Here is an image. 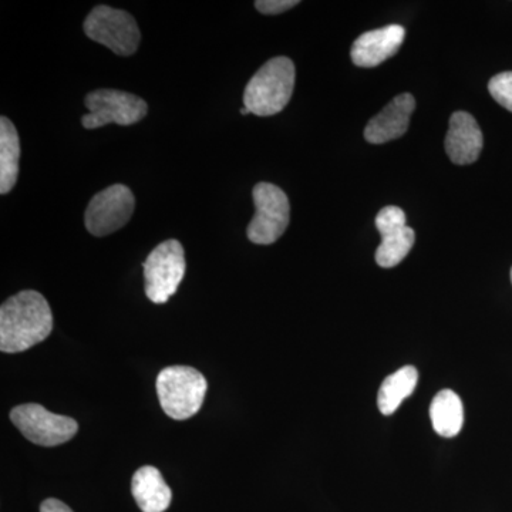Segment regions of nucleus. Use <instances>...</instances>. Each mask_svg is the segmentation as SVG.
<instances>
[{"mask_svg":"<svg viewBox=\"0 0 512 512\" xmlns=\"http://www.w3.org/2000/svg\"><path fill=\"white\" fill-rule=\"evenodd\" d=\"M298 0H258L255 8L264 15H279L298 6Z\"/></svg>","mask_w":512,"mask_h":512,"instance_id":"obj_19","label":"nucleus"},{"mask_svg":"<svg viewBox=\"0 0 512 512\" xmlns=\"http://www.w3.org/2000/svg\"><path fill=\"white\" fill-rule=\"evenodd\" d=\"M483 131L467 111H456L450 117L446 137V153L457 165L473 164L483 151Z\"/></svg>","mask_w":512,"mask_h":512,"instance_id":"obj_12","label":"nucleus"},{"mask_svg":"<svg viewBox=\"0 0 512 512\" xmlns=\"http://www.w3.org/2000/svg\"><path fill=\"white\" fill-rule=\"evenodd\" d=\"M84 104L89 109V114L82 119L83 127L87 130H94L111 123L131 126L143 120L148 113L146 101L121 90H96L87 94Z\"/></svg>","mask_w":512,"mask_h":512,"instance_id":"obj_8","label":"nucleus"},{"mask_svg":"<svg viewBox=\"0 0 512 512\" xmlns=\"http://www.w3.org/2000/svg\"><path fill=\"white\" fill-rule=\"evenodd\" d=\"M40 512H73L67 507L62 501L56 500V498H49V500L43 501L40 505Z\"/></svg>","mask_w":512,"mask_h":512,"instance_id":"obj_20","label":"nucleus"},{"mask_svg":"<svg viewBox=\"0 0 512 512\" xmlns=\"http://www.w3.org/2000/svg\"><path fill=\"white\" fill-rule=\"evenodd\" d=\"M419 382V372L414 366H404L386 377L377 394V406L383 416H390L399 409L400 404L412 396Z\"/></svg>","mask_w":512,"mask_h":512,"instance_id":"obj_16","label":"nucleus"},{"mask_svg":"<svg viewBox=\"0 0 512 512\" xmlns=\"http://www.w3.org/2000/svg\"><path fill=\"white\" fill-rule=\"evenodd\" d=\"M20 141L12 121L0 119V194H8L18 181Z\"/></svg>","mask_w":512,"mask_h":512,"instance_id":"obj_17","label":"nucleus"},{"mask_svg":"<svg viewBox=\"0 0 512 512\" xmlns=\"http://www.w3.org/2000/svg\"><path fill=\"white\" fill-rule=\"evenodd\" d=\"M53 315L45 296L36 291H22L0 308V350L25 352L49 338Z\"/></svg>","mask_w":512,"mask_h":512,"instance_id":"obj_1","label":"nucleus"},{"mask_svg":"<svg viewBox=\"0 0 512 512\" xmlns=\"http://www.w3.org/2000/svg\"><path fill=\"white\" fill-rule=\"evenodd\" d=\"M430 419L433 429L441 437L453 439L464 424V406L453 390H441L430 406Z\"/></svg>","mask_w":512,"mask_h":512,"instance_id":"obj_15","label":"nucleus"},{"mask_svg":"<svg viewBox=\"0 0 512 512\" xmlns=\"http://www.w3.org/2000/svg\"><path fill=\"white\" fill-rule=\"evenodd\" d=\"M242 116H248V114H251V111L247 109V107H244V109L241 110Z\"/></svg>","mask_w":512,"mask_h":512,"instance_id":"obj_21","label":"nucleus"},{"mask_svg":"<svg viewBox=\"0 0 512 512\" xmlns=\"http://www.w3.org/2000/svg\"><path fill=\"white\" fill-rule=\"evenodd\" d=\"M293 87L295 64L288 57H274L249 80L244 92L245 107L255 116H275L288 106Z\"/></svg>","mask_w":512,"mask_h":512,"instance_id":"obj_2","label":"nucleus"},{"mask_svg":"<svg viewBox=\"0 0 512 512\" xmlns=\"http://www.w3.org/2000/svg\"><path fill=\"white\" fill-rule=\"evenodd\" d=\"M404 39H406V29L400 25L372 30L357 37L350 50V57L356 66L370 69L396 55Z\"/></svg>","mask_w":512,"mask_h":512,"instance_id":"obj_11","label":"nucleus"},{"mask_svg":"<svg viewBox=\"0 0 512 512\" xmlns=\"http://www.w3.org/2000/svg\"><path fill=\"white\" fill-rule=\"evenodd\" d=\"M143 268L147 298L157 305L167 303L177 292L187 269L183 245L177 239H168L147 256Z\"/></svg>","mask_w":512,"mask_h":512,"instance_id":"obj_6","label":"nucleus"},{"mask_svg":"<svg viewBox=\"0 0 512 512\" xmlns=\"http://www.w3.org/2000/svg\"><path fill=\"white\" fill-rule=\"evenodd\" d=\"M134 207L136 200L130 188L123 184L111 185L94 195L89 202L84 224L94 237H107L131 220Z\"/></svg>","mask_w":512,"mask_h":512,"instance_id":"obj_9","label":"nucleus"},{"mask_svg":"<svg viewBox=\"0 0 512 512\" xmlns=\"http://www.w3.org/2000/svg\"><path fill=\"white\" fill-rule=\"evenodd\" d=\"M10 419L26 439L42 447L67 443L79 431V424L72 417L50 413L40 404H20L10 412Z\"/></svg>","mask_w":512,"mask_h":512,"instance_id":"obj_7","label":"nucleus"},{"mask_svg":"<svg viewBox=\"0 0 512 512\" xmlns=\"http://www.w3.org/2000/svg\"><path fill=\"white\" fill-rule=\"evenodd\" d=\"M255 215L249 222L247 235L256 245H271L285 234L291 221L288 195L274 184L259 183L254 187Z\"/></svg>","mask_w":512,"mask_h":512,"instance_id":"obj_5","label":"nucleus"},{"mask_svg":"<svg viewBox=\"0 0 512 512\" xmlns=\"http://www.w3.org/2000/svg\"><path fill=\"white\" fill-rule=\"evenodd\" d=\"M488 92L498 104L512 113V72L494 76L488 83Z\"/></svg>","mask_w":512,"mask_h":512,"instance_id":"obj_18","label":"nucleus"},{"mask_svg":"<svg viewBox=\"0 0 512 512\" xmlns=\"http://www.w3.org/2000/svg\"><path fill=\"white\" fill-rule=\"evenodd\" d=\"M511 282H512V269H511Z\"/></svg>","mask_w":512,"mask_h":512,"instance_id":"obj_22","label":"nucleus"},{"mask_svg":"<svg viewBox=\"0 0 512 512\" xmlns=\"http://www.w3.org/2000/svg\"><path fill=\"white\" fill-rule=\"evenodd\" d=\"M131 493L143 512H164L170 507L173 494L158 468L144 466L134 474Z\"/></svg>","mask_w":512,"mask_h":512,"instance_id":"obj_14","label":"nucleus"},{"mask_svg":"<svg viewBox=\"0 0 512 512\" xmlns=\"http://www.w3.org/2000/svg\"><path fill=\"white\" fill-rule=\"evenodd\" d=\"M207 389V380L194 367H167L157 377L158 400L174 420H188L200 412Z\"/></svg>","mask_w":512,"mask_h":512,"instance_id":"obj_3","label":"nucleus"},{"mask_svg":"<svg viewBox=\"0 0 512 512\" xmlns=\"http://www.w3.org/2000/svg\"><path fill=\"white\" fill-rule=\"evenodd\" d=\"M416 109L412 94L404 93L394 97L379 114L369 121L365 128V138L370 144H384L397 140L406 134L410 117Z\"/></svg>","mask_w":512,"mask_h":512,"instance_id":"obj_13","label":"nucleus"},{"mask_svg":"<svg viewBox=\"0 0 512 512\" xmlns=\"http://www.w3.org/2000/svg\"><path fill=\"white\" fill-rule=\"evenodd\" d=\"M406 214L399 207H384L376 217V228L382 235V244L376 251L377 265L393 268L412 251L416 234L407 227Z\"/></svg>","mask_w":512,"mask_h":512,"instance_id":"obj_10","label":"nucleus"},{"mask_svg":"<svg viewBox=\"0 0 512 512\" xmlns=\"http://www.w3.org/2000/svg\"><path fill=\"white\" fill-rule=\"evenodd\" d=\"M84 33L119 56L134 55L141 40L136 19L126 10L106 5L96 6L89 13L84 20Z\"/></svg>","mask_w":512,"mask_h":512,"instance_id":"obj_4","label":"nucleus"}]
</instances>
